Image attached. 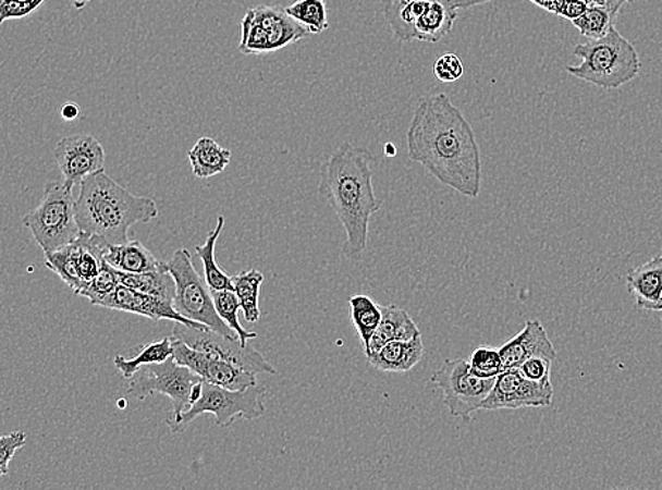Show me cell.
<instances>
[{"label": "cell", "instance_id": "9", "mask_svg": "<svg viewBox=\"0 0 662 490\" xmlns=\"http://www.w3.org/2000/svg\"><path fill=\"white\" fill-rule=\"evenodd\" d=\"M201 378L171 356L161 364L147 365L128 382V394L145 401L151 394H164L173 402V414L167 420H179L192 406V392Z\"/></svg>", "mask_w": 662, "mask_h": 490}, {"label": "cell", "instance_id": "24", "mask_svg": "<svg viewBox=\"0 0 662 490\" xmlns=\"http://www.w3.org/2000/svg\"><path fill=\"white\" fill-rule=\"evenodd\" d=\"M351 321L354 323L357 336H359L361 348L366 350L371 336L375 335L383 318V307L379 306L373 298L357 294L350 298Z\"/></svg>", "mask_w": 662, "mask_h": 490}, {"label": "cell", "instance_id": "11", "mask_svg": "<svg viewBox=\"0 0 662 490\" xmlns=\"http://www.w3.org/2000/svg\"><path fill=\"white\" fill-rule=\"evenodd\" d=\"M173 336L184 341L193 350L217 356L219 359L232 362V364L240 366V368L247 370V372L255 375L278 373L270 362L259 351H256L254 346H243L240 340H232V338L218 334L211 328H195L175 322Z\"/></svg>", "mask_w": 662, "mask_h": 490}, {"label": "cell", "instance_id": "37", "mask_svg": "<svg viewBox=\"0 0 662 490\" xmlns=\"http://www.w3.org/2000/svg\"><path fill=\"white\" fill-rule=\"evenodd\" d=\"M588 8V4L583 2V0H564L561 4L559 16L573 22L575 19L583 16Z\"/></svg>", "mask_w": 662, "mask_h": 490}, {"label": "cell", "instance_id": "14", "mask_svg": "<svg viewBox=\"0 0 662 490\" xmlns=\"http://www.w3.org/2000/svg\"><path fill=\"white\" fill-rule=\"evenodd\" d=\"M54 157L65 183L81 185L89 175L103 170L105 149L88 133L63 137L57 143Z\"/></svg>", "mask_w": 662, "mask_h": 490}, {"label": "cell", "instance_id": "48", "mask_svg": "<svg viewBox=\"0 0 662 490\" xmlns=\"http://www.w3.org/2000/svg\"><path fill=\"white\" fill-rule=\"evenodd\" d=\"M488 2H492V0H488Z\"/></svg>", "mask_w": 662, "mask_h": 490}, {"label": "cell", "instance_id": "17", "mask_svg": "<svg viewBox=\"0 0 662 490\" xmlns=\"http://www.w3.org/2000/svg\"><path fill=\"white\" fill-rule=\"evenodd\" d=\"M626 283L640 310H654L662 298V255H657L628 271Z\"/></svg>", "mask_w": 662, "mask_h": 490}, {"label": "cell", "instance_id": "27", "mask_svg": "<svg viewBox=\"0 0 662 490\" xmlns=\"http://www.w3.org/2000/svg\"><path fill=\"white\" fill-rule=\"evenodd\" d=\"M212 297L218 316L235 332L243 346H247L249 345V341L256 340V332L246 331L241 326L240 310H242V307L235 290H219V292H212Z\"/></svg>", "mask_w": 662, "mask_h": 490}, {"label": "cell", "instance_id": "31", "mask_svg": "<svg viewBox=\"0 0 662 490\" xmlns=\"http://www.w3.org/2000/svg\"><path fill=\"white\" fill-rule=\"evenodd\" d=\"M119 284H121L119 270L113 269L111 265L105 264L98 278H95L93 282L85 285L78 296L88 298L93 306L102 307V304L115 293Z\"/></svg>", "mask_w": 662, "mask_h": 490}, {"label": "cell", "instance_id": "13", "mask_svg": "<svg viewBox=\"0 0 662 490\" xmlns=\"http://www.w3.org/2000/svg\"><path fill=\"white\" fill-rule=\"evenodd\" d=\"M173 358L187 366L205 382L231 390H245L257 384L256 375L247 372L232 362L217 358L205 352L193 350L184 341L173 336Z\"/></svg>", "mask_w": 662, "mask_h": 490}, {"label": "cell", "instance_id": "38", "mask_svg": "<svg viewBox=\"0 0 662 490\" xmlns=\"http://www.w3.org/2000/svg\"><path fill=\"white\" fill-rule=\"evenodd\" d=\"M421 335V331L418 330L416 322L413 321V318L409 317V314L402 322V326L399 327V330L395 331L394 340L402 342H412L416 340V338Z\"/></svg>", "mask_w": 662, "mask_h": 490}, {"label": "cell", "instance_id": "8", "mask_svg": "<svg viewBox=\"0 0 662 490\" xmlns=\"http://www.w3.org/2000/svg\"><path fill=\"white\" fill-rule=\"evenodd\" d=\"M311 35L285 9L265 4L246 12L241 23L240 51L245 56L268 54Z\"/></svg>", "mask_w": 662, "mask_h": 490}, {"label": "cell", "instance_id": "21", "mask_svg": "<svg viewBox=\"0 0 662 490\" xmlns=\"http://www.w3.org/2000/svg\"><path fill=\"white\" fill-rule=\"evenodd\" d=\"M189 164L198 179H211L221 174L231 163L232 154L212 137H201L188 151Z\"/></svg>", "mask_w": 662, "mask_h": 490}, {"label": "cell", "instance_id": "16", "mask_svg": "<svg viewBox=\"0 0 662 490\" xmlns=\"http://www.w3.org/2000/svg\"><path fill=\"white\" fill-rule=\"evenodd\" d=\"M499 352L504 370L518 369L524 362L535 358V356L556 359L555 346L548 336L544 326L538 320H528L516 336L500 346Z\"/></svg>", "mask_w": 662, "mask_h": 490}, {"label": "cell", "instance_id": "19", "mask_svg": "<svg viewBox=\"0 0 662 490\" xmlns=\"http://www.w3.org/2000/svg\"><path fill=\"white\" fill-rule=\"evenodd\" d=\"M422 335L412 342L393 340L384 348L368 359L375 369L382 372L406 373L422 359Z\"/></svg>", "mask_w": 662, "mask_h": 490}, {"label": "cell", "instance_id": "7", "mask_svg": "<svg viewBox=\"0 0 662 490\" xmlns=\"http://www.w3.org/2000/svg\"><path fill=\"white\" fill-rule=\"evenodd\" d=\"M167 270L175 282L174 307L181 316L201 322L218 334L240 340L218 316L212 290L194 268L192 254L187 249L175 250L173 258L167 261Z\"/></svg>", "mask_w": 662, "mask_h": 490}, {"label": "cell", "instance_id": "35", "mask_svg": "<svg viewBox=\"0 0 662 490\" xmlns=\"http://www.w3.org/2000/svg\"><path fill=\"white\" fill-rule=\"evenodd\" d=\"M45 0H2L0 4V22L11 19H22L37 11Z\"/></svg>", "mask_w": 662, "mask_h": 490}, {"label": "cell", "instance_id": "12", "mask_svg": "<svg viewBox=\"0 0 662 490\" xmlns=\"http://www.w3.org/2000/svg\"><path fill=\"white\" fill-rule=\"evenodd\" d=\"M554 399L551 380L536 382L527 379L520 369H506L499 375L492 392L486 397L483 412L520 411V408L548 407Z\"/></svg>", "mask_w": 662, "mask_h": 490}, {"label": "cell", "instance_id": "1", "mask_svg": "<svg viewBox=\"0 0 662 490\" xmlns=\"http://www.w3.org/2000/svg\"><path fill=\"white\" fill-rule=\"evenodd\" d=\"M408 157L441 184L478 198L482 160L470 123L446 94L422 98L407 131Z\"/></svg>", "mask_w": 662, "mask_h": 490}, {"label": "cell", "instance_id": "34", "mask_svg": "<svg viewBox=\"0 0 662 490\" xmlns=\"http://www.w3.org/2000/svg\"><path fill=\"white\" fill-rule=\"evenodd\" d=\"M464 73V64H462L459 57L456 54L441 56L440 59L436 61V64H433V74H436V77L442 81V83H455V81L462 78Z\"/></svg>", "mask_w": 662, "mask_h": 490}, {"label": "cell", "instance_id": "43", "mask_svg": "<svg viewBox=\"0 0 662 490\" xmlns=\"http://www.w3.org/2000/svg\"><path fill=\"white\" fill-rule=\"evenodd\" d=\"M630 0H606L608 11L611 12L612 16L616 19L618 13H621L622 8Z\"/></svg>", "mask_w": 662, "mask_h": 490}, {"label": "cell", "instance_id": "2", "mask_svg": "<svg viewBox=\"0 0 662 490\" xmlns=\"http://www.w3.org/2000/svg\"><path fill=\"white\" fill-rule=\"evenodd\" d=\"M375 157L366 147L342 143L321 169L318 193L344 226L346 241L342 255L350 260H361L369 242L370 218L382 208L376 197Z\"/></svg>", "mask_w": 662, "mask_h": 490}, {"label": "cell", "instance_id": "20", "mask_svg": "<svg viewBox=\"0 0 662 490\" xmlns=\"http://www.w3.org/2000/svg\"><path fill=\"white\" fill-rule=\"evenodd\" d=\"M456 22V9L448 0H430L418 17L414 33L416 40L438 42L452 30Z\"/></svg>", "mask_w": 662, "mask_h": 490}, {"label": "cell", "instance_id": "26", "mask_svg": "<svg viewBox=\"0 0 662 490\" xmlns=\"http://www.w3.org/2000/svg\"><path fill=\"white\" fill-rule=\"evenodd\" d=\"M263 282V273L255 269L233 275V285H235L233 290L240 298L243 316L247 322L255 323L260 320L259 293Z\"/></svg>", "mask_w": 662, "mask_h": 490}, {"label": "cell", "instance_id": "30", "mask_svg": "<svg viewBox=\"0 0 662 490\" xmlns=\"http://www.w3.org/2000/svg\"><path fill=\"white\" fill-rule=\"evenodd\" d=\"M614 19L606 7H589L583 16L575 19L573 25L586 39H600L614 26Z\"/></svg>", "mask_w": 662, "mask_h": 490}, {"label": "cell", "instance_id": "39", "mask_svg": "<svg viewBox=\"0 0 662 490\" xmlns=\"http://www.w3.org/2000/svg\"><path fill=\"white\" fill-rule=\"evenodd\" d=\"M414 0H382L383 13L389 26L399 17L404 8H407Z\"/></svg>", "mask_w": 662, "mask_h": 490}, {"label": "cell", "instance_id": "44", "mask_svg": "<svg viewBox=\"0 0 662 490\" xmlns=\"http://www.w3.org/2000/svg\"><path fill=\"white\" fill-rule=\"evenodd\" d=\"M588 7H606V0H583Z\"/></svg>", "mask_w": 662, "mask_h": 490}, {"label": "cell", "instance_id": "47", "mask_svg": "<svg viewBox=\"0 0 662 490\" xmlns=\"http://www.w3.org/2000/svg\"><path fill=\"white\" fill-rule=\"evenodd\" d=\"M652 311H662V298L660 299V303L657 304V306L654 307V310Z\"/></svg>", "mask_w": 662, "mask_h": 490}, {"label": "cell", "instance_id": "18", "mask_svg": "<svg viewBox=\"0 0 662 490\" xmlns=\"http://www.w3.org/2000/svg\"><path fill=\"white\" fill-rule=\"evenodd\" d=\"M103 259L122 273H146V271L167 270V261H161L139 241L111 245L105 242Z\"/></svg>", "mask_w": 662, "mask_h": 490}, {"label": "cell", "instance_id": "33", "mask_svg": "<svg viewBox=\"0 0 662 490\" xmlns=\"http://www.w3.org/2000/svg\"><path fill=\"white\" fill-rule=\"evenodd\" d=\"M27 436L23 431H14L0 439V475L2 477L8 475L14 454L25 446Z\"/></svg>", "mask_w": 662, "mask_h": 490}, {"label": "cell", "instance_id": "23", "mask_svg": "<svg viewBox=\"0 0 662 490\" xmlns=\"http://www.w3.org/2000/svg\"><path fill=\"white\" fill-rule=\"evenodd\" d=\"M174 355L173 336H166L163 340L150 342L143 346V350L135 358L126 359L125 356L117 355L113 365L122 373L123 378L132 379L142 368L147 365L161 364Z\"/></svg>", "mask_w": 662, "mask_h": 490}, {"label": "cell", "instance_id": "36", "mask_svg": "<svg viewBox=\"0 0 662 490\" xmlns=\"http://www.w3.org/2000/svg\"><path fill=\"white\" fill-rule=\"evenodd\" d=\"M552 362L554 360L544 358V356H535V358L524 362L518 369L527 379L544 382V380H551Z\"/></svg>", "mask_w": 662, "mask_h": 490}, {"label": "cell", "instance_id": "46", "mask_svg": "<svg viewBox=\"0 0 662 490\" xmlns=\"http://www.w3.org/2000/svg\"><path fill=\"white\" fill-rule=\"evenodd\" d=\"M384 155L385 156H395V149H394V146L392 145V143H388V145L384 146Z\"/></svg>", "mask_w": 662, "mask_h": 490}, {"label": "cell", "instance_id": "28", "mask_svg": "<svg viewBox=\"0 0 662 490\" xmlns=\"http://www.w3.org/2000/svg\"><path fill=\"white\" fill-rule=\"evenodd\" d=\"M284 9L294 21L306 27L311 35H321L330 27L326 0H297V2Z\"/></svg>", "mask_w": 662, "mask_h": 490}, {"label": "cell", "instance_id": "4", "mask_svg": "<svg viewBox=\"0 0 662 490\" xmlns=\"http://www.w3.org/2000/svg\"><path fill=\"white\" fill-rule=\"evenodd\" d=\"M579 65H566L575 78L603 89H617L638 77L641 70L636 47L613 26L606 36L575 46Z\"/></svg>", "mask_w": 662, "mask_h": 490}, {"label": "cell", "instance_id": "29", "mask_svg": "<svg viewBox=\"0 0 662 490\" xmlns=\"http://www.w3.org/2000/svg\"><path fill=\"white\" fill-rule=\"evenodd\" d=\"M408 313L395 306L383 307V318L375 335L371 336L369 345L364 350L366 358H373L384 348L388 342L394 340L395 331L406 320Z\"/></svg>", "mask_w": 662, "mask_h": 490}, {"label": "cell", "instance_id": "15", "mask_svg": "<svg viewBox=\"0 0 662 490\" xmlns=\"http://www.w3.org/2000/svg\"><path fill=\"white\" fill-rule=\"evenodd\" d=\"M103 308L109 310L125 311L150 318L154 321H174L185 323V326L195 328H205L201 322L188 320L181 316L175 310L174 304L166 302L163 298L150 296V294L137 292L127 287L125 284H119L115 293L102 304Z\"/></svg>", "mask_w": 662, "mask_h": 490}, {"label": "cell", "instance_id": "40", "mask_svg": "<svg viewBox=\"0 0 662 490\" xmlns=\"http://www.w3.org/2000/svg\"><path fill=\"white\" fill-rule=\"evenodd\" d=\"M81 115V108L77 103L66 102L61 108V117H63L64 121L73 122Z\"/></svg>", "mask_w": 662, "mask_h": 490}, {"label": "cell", "instance_id": "5", "mask_svg": "<svg viewBox=\"0 0 662 490\" xmlns=\"http://www.w3.org/2000/svg\"><path fill=\"white\" fill-rule=\"evenodd\" d=\"M75 203L74 185L64 180L49 181L39 207L22 218L45 255L73 244L81 236Z\"/></svg>", "mask_w": 662, "mask_h": 490}, {"label": "cell", "instance_id": "6", "mask_svg": "<svg viewBox=\"0 0 662 490\" xmlns=\"http://www.w3.org/2000/svg\"><path fill=\"white\" fill-rule=\"evenodd\" d=\"M266 393L268 390L255 384L245 390H231L203 380V394L179 420H167L170 430L183 434L188 426L203 414H213L217 426L228 428L237 417L243 420H256L266 412Z\"/></svg>", "mask_w": 662, "mask_h": 490}, {"label": "cell", "instance_id": "32", "mask_svg": "<svg viewBox=\"0 0 662 490\" xmlns=\"http://www.w3.org/2000/svg\"><path fill=\"white\" fill-rule=\"evenodd\" d=\"M470 372L482 379H497L504 372L502 356L497 348L479 346L469 360Z\"/></svg>", "mask_w": 662, "mask_h": 490}, {"label": "cell", "instance_id": "42", "mask_svg": "<svg viewBox=\"0 0 662 490\" xmlns=\"http://www.w3.org/2000/svg\"><path fill=\"white\" fill-rule=\"evenodd\" d=\"M458 11V9H470L479 4L488 3V0H448Z\"/></svg>", "mask_w": 662, "mask_h": 490}, {"label": "cell", "instance_id": "3", "mask_svg": "<svg viewBox=\"0 0 662 490\" xmlns=\"http://www.w3.org/2000/svg\"><path fill=\"white\" fill-rule=\"evenodd\" d=\"M79 187L75 209L81 233L101 237L107 244H126L133 225L159 217L155 199L132 194L105 170L89 175Z\"/></svg>", "mask_w": 662, "mask_h": 490}, {"label": "cell", "instance_id": "25", "mask_svg": "<svg viewBox=\"0 0 662 490\" xmlns=\"http://www.w3.org/2000/svg\"><path fill=\"white\" fill-rule=\"evenodd\" d=\"M119 279L127 287L174 304L175 282L169 271H146V273H122V271H119Z\"/></svg>", "mask_w": 662, "mask_h": 490}, {"label": "cell", "instance_id": "10", "mask_svg": "<svg viewBox=\"0 0 662 490\" xmlns=\"http://www.w3.org/2000/svg\"><path fill=\"white\" fill-rule=\"evenodd\" d=\"M497 379H482L470 372L469 362L450 359L431 376V383L441 389L444 404L452 417L470 422L476 412L482 411L486 397Z\"/></svg>", "mask_w": 662, "mask_h": 490}, {"label": "cell", "instance_id": "45", "mask_svg": "<svg viewBox=\"0 0 662 490\" xmlns=\"http://www.w3.org/2000/svg\"><path fill=\"white\" fill-rule=\"evenodd\" d=\"M74 3L75 9H83L87 7L90 0H71Z\"/></svg>", "mask_w": 662, "mask_h": 490}, {"label": "cell", "instance_id": "22", "mask_svg": "<svg viewBox=\"0 0 662 490\" xmlns=\"http://www.w3.org/2000/svg\"><path fill=\"white\" fill-rule=\"evenodd\" d=\"M225 226V220L223 217H219L217 221L216 230L208 233L207 240L203 245L195 247V254L201 259L204 266V278L207 280L209 287L212 292H219V290H233V278L225 273L219 268L216 259V247L219 235Z\"/></svg>", "mask_w": 662, "mask_h": 490}, {"label": "cell", "instance_id": "41", "mask_svg": "<svg viewBox=\"0 0 662 490\" xmlns=\"http://www.w3.org/2000/svg\"><path fill=\"white\" fill-rule=\"evenodd\" d=\"M530 2L535 3L536 7L544 9V11L554 13L556 16H559L561 4L564 2V0H530Z\"/></svg>", "mask_w": 662, "mask_h": 490}]
</instances>
